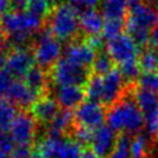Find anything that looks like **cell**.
<instances>
[{
    "label": "cell",
    "mask_w": 158,
    "mask_h": 158,
    "mask_svg": "<svg viewBox=\"0 0 158 158\" xmlns=\"http://www.w3.org/2000/svg\"><path fill=\"white\" fill-rule=\"evenodd\" d=\"M79 22L83 32L89 37H94V36H100V33L102 32L105 20H104V15L100 14L98 10L86 9L81 11L79 16Z\"/></svg>",
    "instance_id": "cell-18"
},
{
    "label": "cell",
    "mask_w": 158,
    "mask_h": 158,
    "mask_svg": "<svg viewBox=\"0 0 158 158\" xmlns=\"http://www.w3.org/2000/svg\"><path fill=\"white\" fill-rule=\"evenodd\" d=\"M38 94L40 91L30 88L25 81L15 80L6 99L14 105L26 109L35 105V102L38 100Z\"/></svg>",
    "instance_id": "cell-16"
},
{
    "label": "cell",
    "mask_w": 158,
    "mask_h": 158,
    "mask_svg": "<svg viewBox=\"0 0 158 158\" xmlns=\"http://www.w3.org/2000/svg\"><path fill=\"white\" fill-rule=\"evenodd\" d=\"M107 126L115 132L137 135L144 126L143 115L135 99L125 98L114 104L106 112Z\"/></svg>",
    "instance_id": "cell-1"
},
{
    "label": "cell",
    "mask_w": 158,
    "mask_h": 158,
    "mask_svg": "<svg viewBox=\"0 0 158 158\" xmlns=\"http://www.w3.org/2000/svg\"><path fill=\"white\" fill-rule=\"evenodd\" d=\"M40 152L44 158H79L81 146L63 136H46L40 143Z\"/></svg>",
    "instance_id": "cell-6"
},
{
    "label": "cell",
    "mask_w": 158,
    "mask_h": 158,
    "mask_svg": "<svg viewBox=\"0 0 158 158\" xmlns=\"http://www.w3.org/2000/svg\"><path fill=\"white\" fill-rule=\"evenodd\" d=\"M96 57V52L93 47H90L86 42H74L67 46L64 51V58L68 60L84 67L89 68L93 65L94 59Z\"/></svg>",
    "instance_id": "cell-15"
},
{
    "label": "cell",
    "mask_w": 158,
    "mask_h": 158,
    "mask_svg": "<svg viewBox=\"0 0 158 158\" xmlns=\"http://www.w3.org/2000/svg\"><path fill=\"white\" fill-rule=\"evenodd\" d=\"M68 1L77 10H83V11L86 9H93L99 2V0H68Z\"/></svg>",
    "instance_id": "cell-37"
},
{
    "label": "cell",
    "mask_w": 158,
    "mask_h": 158,
    "mask_svg": "<svg viewBox=\"0 0 158 158\" xmlns=\"http://www.w3.org/2000/svg\"><path fill=\"white\" fill-rule=\"evenodd\" d=\"M149 42L153 44V46H156V47H158V23L153 27V30H152V32H151V38H149Z\"/></svg>",
    "instance_id": "cell-40"
},
{
    "label": "cell",
    "mask_w": 158,
    "mask_h": 158,
    "mask_svg": "<svg viewBox=\"0 0 158 158\" xmlns=\"http://www.w3.org/2000/svg\"><path fill=\"white\" fill-rule=\"evenodd\" d=\"M6 57L7 54L5 52H0V70L5 68V64H6Z\"/></svg>",
    "instance_id": "cell-43"
},
{
    "label": "cell",
    "mask_w": 158,
    "mask_h": 158,
    "mask_svg": "<svg viewBox=\"0 0 158 158\" xmlns=\"http://www.w3.org/2000/svg\"><path fill=\"white\" fill-rule=\"evenodd\" d=\"M123 78L118 69H112L106 75H102V95L101 102L104 105H114L120 99L123 90Z\"/></svg>",
    "instance_id": "cell-13"
},
{
    "label": "cell",
    "mask_w": 158,
    "mask_h": 158,
    "mask_svg": "<svg viewBox=\"0 0 158 158\" xmlns=\"http://www.w3.org/2000/svg\"><path fill=\"white\" fill-rule=\"evenodd\" d=\"M78 10L70 4H59L51 14V33L58 40H69L74 37L80 27Z\"/></svg>",
    "instance_id": "cell-3"
},
{
    "label": "cell",
    "mask_w": 158,
    "mask_h": 158,
    "mask_svg": "<svg viewBox=\"0 0 158 158\" xmlns=\"http://www.w3.org/2000/svg\"><path fill=\"white\" fill-rule=\"evenodd\" d=\"M86 43L93 47L94 49L96 48H100L102 46V36H94V37H88V41Z\"/></svg>",
    "instance_id": "cell-39"
},
{
    "label": "cell",
    "mask_w": 158,
    "mask_h": 158,
    "mask_svg": "<svg viewBox=\"0 0 158 158\" xmlns=\"http://www.w3.org/2000/svg\"><path fill=\"white\" fill-rule=\"evenodd\" d=\"M149 153V138L147 135L137 133L131 141V158H147Z\"/></svg>",
    "instance_id": "cell-24"
},
{
    "label": "cell",
    "mask_w": 158,
    "mask_h": 158,
    "mask_svg": "<svg viewBox=\"0 0 158 158\" xmlns=\"http://www.w3.org/2000/svg\"><path fill=\"white\" fill-rule=\"evenodd\" d=\"M58 102L53 98H41L32 106V116L41 122L49 123L58 114Z\"/></svg>",
    "instance_id": "cell-19"
},
{
    "label": "cell",
    "mask_w": 158,
    "mask_h": 158,
    "mask_svg": "<svg viewBox=\"0 0 158 158\" xmlns=\"http://www.w3.org/2000/svg\"><path fill=\"white\" fill-rule=\"evenodd\" d=\"M122 78L125 80H135L138 79L141 75V67L138 63V59H132V60H127L122 64H120L118 68Z\"/></svg>",
    "instance_id": "cell-30"
},
{
    "label": "cell",
    "mask_w": 158,
    "mask_h": 158,
    "mask_svg": "<svg viewBox=\"0 0 158 158\" xmlns=\"http://www.w3.org/2000/svg\"><path fill=\"white\" fill-rule=\"evenodd\" d=\"M93 137H94V131L90 130V128L78 126V127L75 128V131H74V141L78 142L81 147H83V146L91 144Z\"/></svg>",
    "instance_id": "cell-33"
},
{
    "label": "cell",
    "mask_w": 158,
    "mask_h": 158,
    "mask_svg": "<svg viewBox=\"0 0 158 158\" xmlns=\"http://www.w3.org/2000/svg\"><path fill=\"white\" fill-rule=\"evenodd\" d=\"M35 64V57L33 54L26 49V48H14L7 57H6V64L5 69L15 78L25 77L26 73L33 67Z\"/></svg>",
    "instance_id": "cell-12"
},
{
    "label": "cell",
    "mask_w": 158,
    "mask_h": 158,
    "mask_svg": "<svg viewBox=\"0 0 158 158\" xmlns=\"http://www.w3.org/2000/svg\"><path fill=\"white\" fill-rule=\"evenodd\" d=\"M157 60H158V51H157ZM158 69V68H157Z\"/></svg>",
    "instance_id": "cell-49"
},
{
    "label": "cell",
    "mask_w": 158,
    "mask_h": 158,
    "mask_svg": "<svg viewBox=\"0 0 158 158\" xmlns=\"http://www.w3.org/2000/svg\"><path fill=\"white\" fill-rule=\"evenodd\" d=\"M32 153L31 144H16L11 152V158H28Z\"/></svg>",
    "instance_id": "cell-36"
},
{
    "label": "cell",
    "mask_w": 158,
    "mask_h": 158,
    "mask_svg": "<svg viewBox=\"0 0 158 158\" xmlns=\"http://www.w3.org/2000/svg\"><path fill=\"white\" fill-rule=\"evenodd\" d=\"M138 63L141 67V70L143 73L146 72H156L158 68V60H157V51L154 49H144L139 57H138Z\"/></svg>",
    "instance_id": "cell-29"
},
{
    "label": "cell",
    "mask_w": 158,
    "mask_h": 158,
    "mask_svg": "<svg viewBox=\"0 0 158 158\" xmlns=\"http://www.w3.org/2000/svg\"><path fill=\"white\" fill-rule=\"evenodd\" d=\"M138 44L128 33H121L120 36L107 41L106 52L111 59L118 64H122L127 60L137 59L139 56Z\"/></svg>",
    "instance_id": "cell-9"
},
{
    "label": "cell",
    "mask_w": 158,
    "mask_h": 158,
    "mask_svg": "<svg viewBox=\"0 0 158 158\" xmlns=\"http://www.w3.org/2000/svg\"><path fill=\"white\" fill-rule=\"evenodd\" d=\"M9 7H10V0H0V15L6 14Z\"/></svg>",
    "instance_id": "cell-42"
},
{
    "label": "cell",
    "mask_w": 158,
    "mask_h": 158,
    "mask_svg": "<svg viewBox=\"0 0 158 158\" xmlns=\"http://www.w3.org/2000/svg\"><path fill=\"white\" fill-rule=\"evenodd\" d=\"M85 95L89 98V100L95 102H101V95H102V77L100 75H93L86 83L85 88Z\"/></svg>",
    "instance_id": "cell-28"
},
{
    "label": "cell",
    "mask_w": 158,
    "mask_h": 158,
    "mask_svg": "<svg viewBox=\"0 0 158 158\" xmlns=\"http://www.w3.org/2000/svg\"><path fill=\"white\" fill-rule=\"evenodd\" d=\"M112 65H114V60L107 54V52H100V53L96 54L91 68H93L95 75L102 77V75H106L107 73H110L114 69Z\"/></svg>",
    "instance_id": "cell-26"
},
{
    "label": "cell",
    "mask_w": 158,
    "mask_h": 158,
    "mask_svg": "<svg viewBox=\"0 0 158 158\" xmlns=\"http://www.w3.org/2000/svg\"><path fill=\"white\" fill-rule=\"evenodd\" d=\"M156 148H157V151H158V137H157V141H156Z\"/></svg>",
    "instance_id": "cell-46"
},
{
    "label": "cell",
    "mask_w": 158,
    "mask_h": 158,
    "mask_svg": "<svg viewBox=\"0 0 158 158\" xmlns=\"http://www.w3.org/2000/svg\"><path fill=\"white\" fill-rule=\"evenodd\" d=\"M28 158H44V156H43L40 151H35V152L31 153V156H30Z\"/></svg>",
    "instance_id": "cell-45"
},
{
    "label": "cell",
    "mask_w": 158,
    "mask_h": 158,
    "mask_svg": "<svg viewBox=\"0 0 158 158\" xmlns=\"http://www.w3.org/2000/svg\"><path fill=\"white\" fill-rule=\"evenodd\" d=\"M130 0H102V15L105 19H122Z\"/></svg>",
    "instance_id": "cell-21"
},
{
    "label": "cell",
    "mask_w": 158,
    "mask_h": 158,
    "mask_svg": "<svg viewBox=\"0 0 158 158\" xmlns=\"http://www.w3.org/2000/svg\"><path fill=\"white\" fill-rule=\"evenodd\" d=\"M56 101L58 105H60L63 109L70 110V109H77L85 98V90L81 86H58L56 89Z\"/></svg>",
    "instance_id": "cell-17"
},
{
    "label": "cell",
    "mask_w": 158,
    "mask_h": 158,
    "mask_svg": "<svg viewBox=\"0 0 158 158\" xmlns=\"http://www.w3.org/2000/svg\"><path fill=\"white\" fill-rule=\"evenodd\" d=\"M28 1L30 0H10V7L12 11H16V12L27 11Z\"/></svg>",
    "instance_id": "cell-38"
},
{
    "label": "cell",
    "mask_w": 158,
    "mask_h": 158,
    "mask_svg": "<svg viewBox=\"0 0 158 158\" xmlns=\"http://www.w3.org/2000/svg\"><path fill=\"white\" fill-rule=\"evenodd\" d=\"M47 1H48V2H49V4H51V2H56V1H57V0H47Z\"/></svg>",
    "instance_id": "cell-48"
},
{
    "label": "cell",
    "mask_w": 158,
    "mask_h": 158,
    "mask_svg": "<svg viewBox=\"0 0 158 158\" xmlns=\"http://www.w3.org/2000/svg\"><path fill=\"white\" fill-rule=\"evenodd\" d=\"M79 158H99V157L95 154V152L93 149L85 148V149H83V152H81V154H80Z\"/></svg>",
    "instance_id": "cell-41"
},
{
    "label": "cell",
    "mask_w": 158,
    "mask_h": 158,
    "mask_svg": "<svg viewBox=\"0 0 158 158\" xmlns=\"http://www.w3.org/2000/svg\"><path fill=\"white\" fill-rule=\"evenodd\" d=\"M14 77L4 68L0 70V99L7 98V94L14 84Z\"/></svg>",
    "instance_id": "cell-34"
},
{
    "label": "cell",
    "mask_w": 158,
    "mask_h": 158,
    "mask_svg": "<svg viewBox=\"0 0 158 158\" xmlns=\"http://www.w3.org/2000/svg\"><path fill=\"white\" fill-rule=\"evenodd\" d=\"M138 84L141 89L158 94V72H146L138 78Z\"/></svg>",
    "instance_id": "cell-31"
},
{
    "label": "cell",
    "mask_w": 158,
    "mask_h": 158,
    "mask_svg": "<svg viewBox=\"0 0 158 158\" xmlns=\"http://www.w3.org/2000/svg\"><path fill=\"white\" fill-rule=\"evenodd\" d=\"M133 99L143 115L147 133L149 136L158 135V94L138 88Z\"/></svg>",
    "instance_id": "cell-7"
},
{
    "label": "cell",
    "mask_w": 158,
    "mask_h": 158,
    "mask_svg": "<svg viewBox=\"0 0 158 158\" xmlns=\"http://www.w3.org/2000/svg\"><path fill=\"white\" fill-rule=\"evenodd\" d=\"M5 48H6V40L4 35L0 32V52H5Z\"/></svg>",
    "instance_id": "cell-44"
},
{
    "label": "cell",
    "mask_w": 158,
    "mask_h": 158,
    "mask_svg": "<svg viewBox=\"0 0 158 158\" xmlns=\"http://www.w3.org/2000/svg\"><path fill=\"white\" fill-rule=\"evenodd\" d=\"M131 141L128 133H121L115 143V147L107 158H131Z\"/></svg>",
    "instance_id": "cell-25"
},
{
    "label": "cell",
    "mask_w": 158,
    "mask_h": 158,
    "mask_svg": "<svg viewBox=\"0 0 158 158\" xmlns=\"http://www.w3.org/2000/svg\"><path fill=\"white\" fill-rule=\"evenodd\" d=\"M116 139V132L107 125H104L94 131L91 149L99 158H107L115 147Z\"/></svg>",
    "instance_id": "cell-14"
},
{
    "label": "cell",
    "mask_w": 158,
    "mask_h": 158,
    "mask_svg": "<svg viewBox=\"0 0 158 158\" xmlns=\"http://www.w3.org/2000/svg\"><path fill=\"white\" fill-rule=\"evenodd\" d=\"M16 115V106L7 99H0V131L10 130Z\"/></svg>",
    "instance_id": "cell-22"
},
{
    "label": "cell",
    "mask_w": 158,
    "mask_h": 158,
    "mask_svg": "<svg viewBox=\"0 0 158 158\" xmlns=\"http://www.w3.org/2000/svg\"><path fill=\"white\" fill-rule=\"evenodd\" d=\"M35 117L26 111H21L16 115L9 130V133L16 144H31V141L35 137Z\"/></svg>",
    "instance_id": "cell-11"
},
{
    "label": "cell",
    "mask_w": 158,
    "mask_h": 158,
    "mask_svg": "<svg viewBox=\"0 0 158 158\" xmlns=\"http://www.w3.org/2000/svg\"><path fill=\"white\" fill-rule=\"evenodd\" d=\"M0 26L5 33H30L38 31L42 26V19L30 11H7L0 17Z\"/></svg>",
    "instance_id": "cell-4"
},
{
    "label": "cell",
    "mask_w": 158,
    "mask_h": 158,
    "mask_svg": "<svg viewBox=\"0 0 158 158\" xmlns=\"http://www.w3.org/2000/svg\"><path fill=\"white\" fill-rule=\"evenodd\" d=\"M62 43L49 32H42L37 40L33 57L41 68L54 65L60 58Z\"/></svg>",
    "instance_id": "cell-8"
},
{
    "label": "cell",
    "mask_w": 158,
    "mask_h": 158,
    "mask_svg": "<svg viewBox=\"0 0 158 158\" xmlns=\"http://www.w3.org/2000/svg\"><path fill=\"white\" fill-rule=\"evenodd\" d=\"M52 78L58 86H81L90 79L88 68L80 67L64 57L53 65Z\"/></svg>",
    "instance_id": "cell-5"
},
{
    "label": "cell",
    "mask_w": 158,
    "mask_h": 158,
    "mask_svg": "<svg viewBox=\"0 0 158 158\" xmlns=\"http://www.w3.org/2000/svg\"><path fill=\"white\" fill-rule=\"evenodd\" d=\"M158 23V11L143 1L130 7L125 27L138 46L149 42L151 32Z\"/></svg>",
    "instance_id": "cell-2"
},
{
    "label": "cell",
    "mask_w": 158,
    "mask_h": 158,
    "mask_svg": "<svg viewBox=\"0 0 158 158\" xmlns=\"http://www.w3.org/2000/svg\"><path fill=\"white\" fill-rule=\"evenodd\" d=\"M125 27V22L122 19H106L104 22L101 36L106 41H110L122 33V30Z\"/></svg>",
    "instance_id": "cell-27"
},
{
    "label": "cell",
    "mask_w": 158,
    "mask_h": 158,
    "mask_svg": "<svg viewBox=\"0 0 158 158\" xmlns=\"http://www.w3.org/2000/svg\"><path fill=\"white\" fill-rule=\"evenodd\" d=\"M16 143L7 131H0V154L10 156Z\"/></svg>",
    "instance_id": "cell-35"
},
{
    "label": "cell",
    "mask_w": 158,
    "mask_h": 158,
    "mask_svg": "<svg viewBox=\"0 0 158 158\" xmlns=\"http://www.w3.org/2000/svg\"><path fill=\"white\" fill-rule=\"evenodd\" d=\"M27 11L42 19L49 12V2L47 0H30Z\"/></svg>",
    "instance_id": "cell-32"
},
{
    "label": "cell",
    "mask_w": 158,
    "mask_h": 158,
    "mask_svg": "<svg viewBox=\"0 0 158 158\" xmlns=\"http://www.w3.org/2000/svg\"><path fill=\"white\" fill-rule=\"evenodd\" d=\"M23 81L32 89L40 91L47 81V77L44 73V69L41 68L40 65H33L23 77Z\"/></svg>",
    "instance_id": "cell-23"
},
{
    "label": "cell",
    "mask_w": 158,
    "mask_h": 158,
    "mask_svg": "<svg viewBox=\"0 0 158 158\" xmlns=\"http://www.w3.org/2000/svg\"><path fill=\"white\" fill-rule=\"evenodd\" d=\"M0 158H9V156H4V154H0Z\"/></svg>",
    "instance_id": "cell-47"
},
{
    "label": "cell",
    "mask_w": 158,
    "mask_h": 158,
    "mask_svg": "<svg viewBox=\"0 0 158 158\" xmlns=\"http://www.w3.org/2000/svg\"><path fill=\"white\" fill-rule=\"evenodd\" d=\"M74 112L67 109H62L58 111L56 117L49 122L47 136H63L73 125Z\"/></svg>",
    "instance_id": "cell-20"
},
{
    "label": "cell",
    "mask_w": 158,
    "mask_h": 158,
    "mask_svg": "<svg viewBox=\"0 0 158 158\" xmlns=\"http://www.w3.org/2000/svg\"><path fill=\"white\" fill-rule=\"evenodd\" d=\"M105 120L106 112L104 110V106L91 100L83 101L74 111V121L77 122V125L90 128L93 131L104 126Z\"/></svg>",
    "instance_id": "cell-10"
}]
</instances>
